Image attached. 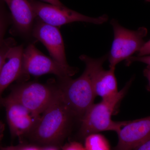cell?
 Wrapping results in <instances>:
<instances>
[{
	"label": "cell",
	"mask_w": 150,
	"mask_h": 150,
	"mask_svg": "<svg viewBox=\"0 0 150 150\" xmlns=\"http://www.w3.org/2000/svg\"><path fill=\"white\" fill-rule=\"evenodd\" d=\"M133 80L132 78L113 96L102 99L99 103L92 105L81 119L79 138L84 139L90 134L101 131H114L117 133L128 123V121H113L111 116L117 105L126 95Z\"/></svg>",
	"instance_id": "obj_3"
},
{
	"label": "cell",
	"mask_w": 150,
	"mask_h": 150,
	"mask_svg": "<svg viewBox=\"0 0 150 150\" xmlns=\"http://www.w3.org/2000/svg\"><path fill=\"white\" fill-rule=\"evenodd\" d=\"M15 45L14 40L11 38L4 39L0 44V71L5 61L6 55L9 49Z\"/></svg>",
	"instance_id": "obj_16"
},
{
	"label": "cell",
	"mask_w": 150,
	"mask_h": 150,
	"mask_svg": "<svg viewBox=\"0 0 150 150\" xmlns=\"http://www.w3.org/2000/svg\"><path fill=\"white\" fill-rule=\"evenodd\" d=\"M45 2L55 6H63L64 5L59 0H43Z\"/></svg>",
	"instance_id": "obj_23"
},
{
	"label": "cell",
	"mask_w": 150,
	"mask_h": 150,
	"mask_svg": "<svg viewBox=\"0 0 150 150\" xmlns=\"http://www.w3.org/2000/svg\"><path fill=\"white\" fill-rule=\"evenodd\" d=\"M146 1L147 2H148L150 3V0H146Z\"/></svg>",
	"instance_id": "obj_28"
},
{
	"label": "cell",
	"mask_w": 150,
	"mask_h": 150,
	"mask_svg": "<svg viewBox=\"0 0 150 150\" xmlns=\"http://www.w3.org/2000/svg\"><path fill=\"white\" fill-rule=\"evenodd\" d=\"M11 11L14 27L25 36L31 34L37 16L28 0H4Z\"/></svg>",
	"instance_id": "obj_12"
},
{
	"label": "cell",
	"mask_w": 150,
	"mask_h": 150,
	"mask_svg": "<svg viewBox=\"0 0 150 150\" xmlns=\"http://www.w3.org/2000/svg\"><path fill=\"white\" fill-rule=\"evenodd\" d=\"M42 150H59L58 148L54 147H42Z\"/></svg>",
	"instance_id": "obj_26"
},
{
	"label": "cell",
	"mask_w": 150,
	"mask_h": 150,
	"mask_svg": "<svg viewBox=\"0 0 150 150\" xmlns=\"http://www.w3.org/2000/svg\"><path fill=\"white\" fill-rule=\"evenodd\" d=\"M137 53V56H139L150 55V39L147 42H145L142 48Z\"/></svg>",
	"instance_id": "obj_19"
},
{
	"label": "cell",
	"mask_w": 150,
	"mask_h": 150,
	"mask_svg": "<svg viewBox=\"0 0 150 150\" xmlns=\"http://www.w3.org/2000/svg\"><path fill=\"white\" fill-rule=\"evenodd\" d=\"M84 140L86 150H111L109 142L101 134H91L87 136Z\"/></svg>",
	"instance_id": "obj_14"
},
{
	"label": "cell",
	"mask_w": 150,
	"mask_h": 150,
	"mask_svg": "<svg viewBox=\"0 0 150 150\" xmlns=\"http://www.w3.org/2000/svg\"><path fill=\"white\" fill-rule=\"evenodd\" d=\"M143 73L144 76L148 80L147 89L148 91H150V66H147L144 69Z\"/></svg>",
	"instance_id": "obj_22"
},
{
	"label": "cell",
	"mask_w": 150,
	"mask_h": 150,
	"mask_svg": "<svg viewBox=\"0 0 150 150\" xmlns=\"http://www.w3.org/2000/svg\"><path fill=\"white\" fill-rule=\"evenodd\" d=\"M3 0H0V44L4 41V36L9 23V17L6 11Z\"/></svg>",
	"instance_id": "obj_15"
},
{
	"label": "cell",
	"mask_w": 150,
	"mask_h": 150,
	"mask_svg": "<svg viewBox=\"0 0 150 150\" xmlns=\"http://www.w3.org/2000/svg\"><path fill=\"white\" fill-rule=\"evenodd\" d=\"M62 150H86L84 146L77 142H71L63 145L60 148Z\"/></svg>",
	"instance_id": "obj_18"
},
{
	"label": "cell",
	"mask_w": 150,
	"mask_h": 150,
	"mask_svg": "<svg viewBox=\"0 0 150 150\" xmlns=\"http://www.w3.org/2000/svg\"><path fill=\"white\" fill-rule=\"evenodd\" d=\"M135 62H141L150 66V55L141 56H132L126 60V64L128 66Z\"/></svg>",
	"instance_id": "obj_17"
},
{
	"label": "cell",
	"mask_w": 150,
	"mask_h": 150,
	"mask_svg": "<svg viewBox=\"0 0 150 150\" xmlns=\"http://www.w3.org/2000/svg\"><path fill=\"white\" fill-rule=\"evenodd\" d=\"M132 150H150V138L142 142Z\"/></svg>",
	"instance_id": "obj_20"
},
{
	"label": "cell",
	"mask_w": 150,
	"mask_h": 150,
	"mask_svg": "<svg viewBox=\"0 0 150 150\" xmlns=\"http://www.w3.org/2000/svg\"><path fill=\"white\" fill-rule=\"evenodd\" d=\"M76 118L58 88L56 96L27 137L34 145L40 147L61 148L71 132Z\"/></svg>",
	"instance_id": "obj_1"
},
{
	"label": "cell",
	"mask_w": 150,
	"mask_h": 150,
	"mask_svg": "<svg viewBox=\"0 0 150 150\" xmlns=\"http://www.w3.org/2000/svg\"><path fill=\"white\" fill-rule=\"evenodd\" d=\"M0 150H21V145L16 146H10L2 147Z\"/></svg>",
	"instance_id": "obj_24"
},
{
	"label": "cell",
	"mask_w": 150,
	"mask_h": 150,
	"mask_svg": "<svg viewBox=\"0 0 150 150\" xmlns=\"http://www.w3.org/2000/svg\"><path fill=\"white\" fill-rule=\"evenodd\" d=\"M0 105L5 107L7 121L13 138L22 139L27 137L40 117L34 115L19 103L6 97L2 98Z\"/></svg>",
	"instance_id": "obj_8"
},
{
	"label": "cell",
	"mask_w": 150,
	"mask_h": 150,
	"mask_svg": "<svg viewBox=\"0 0 150 150\" xmlns=\"http://www.w3.org/2000/svg\"><path fill=\"white\" fill-rule=\"evenodd\" d=\"M76 67H66L60 64L52 58L40 52L33 44H30L24 49L22 59L23 75L39 76L53 74L59 78L71 77L77 72Z\"/></svg>",
	"instance_id": "obj_7"
},
{
	"label": "cell",
	"mask_w": 150,
	"mask_h": 150,
	"mask_svg": "<svg viewBox=\"0 0 150 150\" xmlns=\"http://www.w3.org/2000/svg\"><path fill=\"white\" fill-rule=\"evenodd\" d=\"M4 124L1 121H0V138L2 139L4 131Z\"/></svg>",
	"instance_id": "obj_25"
},
{
	"label": "cell",
	"mask_w": 150,
	"mask_h": 150,
	"mask_svg": "<svg viewBox=\"0 0 150 150\" xmlns=\"http://www.w3.org/2000/svg\"><path fill=\"white\" fill-rule=\"evenodd\" d=\"M21 150H42V147L33 145H20Z\"/></svg>",
	"instance_id": "obj_21"
},
{
	"label": "cell",
	"mask_w": 150,
	"mask_h": 150,
	"mask_svg": "<svg viewBox=\"0 0 150 150\" xmlns=\"http://www.w3.org/2000/svg\"><path fill=\"white\" fill-rule=\"evenodd\" d=\"M117 133L118 143L112 150H132L150 138V116L128 121Z\"/></svg>",
	"instance_id": "obj_10"
},
{
	"label": "cell",
	"mask_w": 150,
	"mask_h": 150,
	"mask_svg": "<svg viewBox=\"0 0 150 150\" xmlns=\"http://www.w3.org/2000/svg\"><path fill=\"white\" fill-rule=\"evenodd\" d=\"M31 34L46 47L51 58L64 67H70L67 61L64 40L58 28L37 18Z\"/></svg>",
	"instance_id": "obj_9"
},
{
	"label": "cell",
	"mask_w": 150,
	"mask_h": 150,
	"mask_svg": "<svg viewBox=\"0 0 150 150\" xmlns=\"http://www.w3.org/2000/svg\"><path fill=\"white\" fill-rule=\"evenodd\" d=\"M58 91L57 86L31 82L16 86L6 98L19 103L40 117Z\"/></svg>",
	"instance_id": "obj_5"
},
{
	"label": "cell",
	"mask_w": 150,
	"mask_h": 150,
	"mask_svg": "<svg viewBox=\"0 0 150 150\" xmlns=\"http://www.w3.org/2000/svg\"><path fill=\"white\" fill-rule=\"evenodd\" d=\"M79 59L86 65L82 74L75 79L70 77L59 78L57 86L64 101L76 117L81 120L93 104L96 96L92 82L93 71L96 59L85 55H81Z\"/></svg>",
	"instance_id": "obj_2"
},
{
	"label": "cell",
	"mask_w": 150,
	"mask_h": 150,
	"mask_svg": "<svg viewBox=\"0 0 150 150\" xmlns=\"http://www.w3.org/2000/svg\"><path fill=\"white\" fill-rule=\"evenodd\" d=\"M110 24L114 37L108 59L109 69H115L120 62L139 52L145 43L144 38L147 35L148 30L144 27H139L136 30L127 29L114 19L111 20Z\"/></svg>",
	"instance_id": "obj_4"
},
{
	"label": "cell",
	"mask_w": 150,
	"mask_h": 150,
	"mask_svg": "<svg viewBox=\"0 0 150 150\" xmlns=\"http://www.w3.org/2000/svg\"><path fill=\"white\" fill-rule=\"evenodd\" d=\"M23 51V45H15L11 47L7 53L0 71V101L5 90L21 76Z\"/></svg>",
	"instance_id": "obj_13"
},
{
	"label": "cell",
	"mask_w": 150,
	"mask_h": 150,
	"mask_svg": "<svg viewBox=\"0 0 150 150\" xmlns=\"http://www.w3.org/2000/svg\"><path fill=\"white\" fill-rule=\"evenodd\" d=\"M2 139H1L0 138V150H1V142Z\"/></svg>",
	"instance_id": "obj_27"
},
{
	"label": "cell",
	"mask_w": 150,
	"mask_h": 150,
	"mask_svg": "<svg viewBox=\"0 0 150 150\" xmlns=\"http://www.w3.org/2000/svg\"><path fill=\"white\" fill-rule=\"evenodd\" d=\"M108 56V54L96 59L92 73L94 91L96 96L101 97L102 99L113 96L118 91L115 69L105 70L103 67Z\"/></svg>",
	"instance_id": "obj_11"
},
{
	"label": "cell",
	"mask_w": 150,
	"mask_h": 150,
	"mask_svg": "<svg viewBox=\"0 0 150 150\" xmlns=\"http://www.w3.org/2000/svg\"><path fill=\"white\" fill-rule=\"evenodd\" d=\"M28 1L38 18L45 23L57 27L75 22L100 25L106 22L108 19L106 15L98 17H91L67 8L64 6L54 5L37 0Z\"/></svg>",
	"instance_id": "obj_6"
}]
</instances>
